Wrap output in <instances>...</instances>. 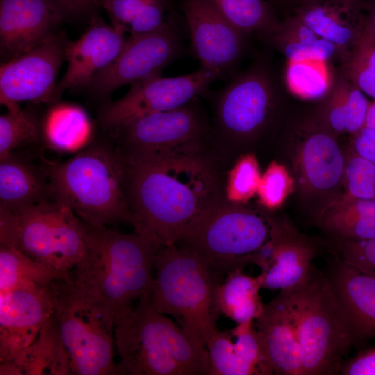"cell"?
I'll return each mask as SVG.
<instances>
[{
  "instance_id": "1",
  "label": "cell",
  "mask_w": 375,
  "mask_h": 375,
  "mask_svg": "<svg viewBox=\"0 0 375 375\" xmlns=\"http://www.w3.org/2000/svg\"><path fill=\"white\" fill-rule=\"evenodd\" d=\"M121 158L130 224L157 248L178 243L194 219L226 201L231 164L210 138Z\"/></svg>"
},
{
  "instance_id": "2",
  "label": "cell",
  "mask_w": 375,
  "mask_h": 375,
  "mask_svg": "<svg viewBox=\"0 0 375 375\" xmlns=\"http://www.w3.org/2000/svg\"><path fill=\"white\" fill-rule=\"evenodd\" d=\"M85 225V253L69 276L106 305L116 322L133 308L135 300L151 292L159 248L136 233Z\"/></svg>"
},
{
  "instance_id": "3",
  "label": "cell",
  "mask_w": 375,
  "mask_h": 375,
  "mask_svg": "<svg viewBox=\"0 0 375 375\" xmlns=\"http://www.w3.org/2000/svg\"><path fill=\"white\" fill-rule=\"evenodd\" d=\"M150 292L115 322L117 374L209 375L206 347L158 312Z\"/></svg>"
},
{
  "instance_id": "4",
  "label": "cell",
  "mask_w": 375,
  "mask_h": 375,
  "mask_svg": "<svg viewBox=\"0 0 375 375\" xmlns=\"http://www.w3.org/2000/svg\"><path fill=\"white\" fill-rule=\"evenodd\" d=\"M41 169L54 199L67 205L84 224H130L123 162L115 144L94 141L67 160H45Z\"/></svg>"
},
{
  "instance_id": "5",
  "label": "cell",
  "mask_w": 375,
  "mask_h": 375,
  "mask_svg": "<svg viewBox=\"0 0 375 375\" xmlns=\"http://www.w3.org/2000/svg\"><path fill=\"white\" fill-rule=\"evenodd\" d=\"M219 277L190 247L178 243L156 254L150 292L155 309L176 319L186 335L205 346L218 331L214 293Z\"/></svg>"
},
{
  "instance_id": "6",
  "label": "cell",
  "mask_w": 375,
  "mask_h": 375,
  "mask_svg": "<svg viewBox=\"0 0 375 375\" xmlns=\"http://www.w3.org/2000/svg\"><path fill=\"white\" fill-rule=\"evenodd\" d=\"M278 92L269 62L260 58L203 97L211 109V141L228 163L231 165L243 147L259 139L272 124Z\"/></svg>"
},
{
  "instance_id": "7",
  "label": "cell",
  "mask_w": 375,
  "mask_h": 375,
  "mask_svg": "<svg viewBox=\"0 0 375 375\" xmlns=\"http://www.w3.org/2000/svg\"><path fill=\"white\" fill-rule=\"evenodd\" d=\"M51 286L53 314L70 358L72 374H117L114 314L76 285L70 276L56 281Z\"/></svg>"
},
{
  "instance_id": "8",
  "label": "cell",
  "mask_w": 375,
  "mask_h": 375,
  "mask_svg": "<svg viewBox=\"0 0 375 375\" xmlns=\"http://www.w3.org/2000/svg\"><path fill=\"white\" fill-rule=\"evenodd\" d=\"M85 244V224L61 201L17 212L0 208V245L53 268L69 272L83 256Z\"/></svg>"
},
{
  "instance_id": "9",
  "label": "cell",
  "mask_w": 375,
  "mask_h": 375,
  "mask_svg": "<svg viewBox=\"0 0 375 375\" xmlns=\"http://www.w3.org/2000/svg\"><path fill=\"white\" fill-rule=\"evenodd\" d=\"M284 292L292 304L303 375L339 372L354 341L326 276L314 269L303 285Z\"/></svg>"
},
{
  "instance_id": "10",
  "label": "cell",
  "mask_w": 375,
  "mask_h": 375,
  "mask_svg": "<svg viewBox=\"0 0 375 375\" xmlns=\"http://www.w3.org/2000/svg\"><path fill=\"white\" fill-rule=\"evenodd\" d=\"M271 229L272 219L265 215L225 201L194 219L178 243L199 253L220 277L256 265Z\"/></svg>"
},
{
  "instance_id": "11",
  "label": "cell",
  "mask_w": 375,
  "mask_h": 375,
  "mask_svg": "<svg viewBox=\"0 0 375 375\" xmlns=\"http://www.w3.org/2000/svg\"><path fill=\"white\" fill-rule=\"evenodd\" d=\"M217 74L203 67L176 77L153 76L131 85L121 99L106 105L100 111L101 126L115 132L127 123L144 115L181 107L194 98L204 97Z\"/></svg>"
},
{
  "instance_id": "12",
  "label": "cell",
  "mask_w": 375,
  "mask_h": 375,
  "mask_svg": "<svg viewBox=\"0 0 375 375\" xmlns=\"http://www.w3.org/2000/svg\"><path fill=\"white\" fill-rule=\"evenodd\" d=\"M115 133L119 155L135 157L210 138V118L197 97L177 108L138 117Z\"/></svg>"
},
{
  "instance_id": "13",
  "label": "cell",
  "mask_w": 375,
  "mask_h": 375,
  "mask_svg": "<svg viewBox=\"0 0 375 375\" xmlns=\"http://www.w3.org/2000/svg\"><path fill=\"white\" fill-rule=\"evenodd\" d=\"M69 41L55 33L30 51L1 64L0 103L7 109L22 101L53 104L60 98L57 77Z\"/></svg>"
},
{
  "instance_id": "14",
  "label": "cell",
  "mask_w": 375,
  "mask_h": 375,
  "mask_svg": "<svg viewBox=\"0 0 375 375\" xmlns=\"http://www.w3.org/2000/svg\"><path fill=\"white\" fill-rule=\"evenodd\" d=\"M183 52L182 40L175 25L130 35L117 58L95 74L89 86L97 94L108 95L124 85L161 74Z\"/></svg>"
},
{
  "instance_id": "15",
  "label": "cell",
  "mask_w": 375,
  "mask_h": 375,
  "mask_svg": "<svg viewBox=\"0 0 375 375\" xmlns=\"http://www.w3.org/2000/svg\"><path fill=\"white\" fill-rule=\"evenodd\" d=\"M191 49L201 66L227 80L246 49L247 35L230 23L210 0H181Z\"/></svg>"
},
{
  "instance_id": "16",
  "label": "cell",
  "mask_w": 375,
  "mask_h": 375,
  "mask_svg": "<svg viewBox=\"0 0 375 375\" xmlns=\"http://www.w3.org/2000/svg\"><path fill=\"white\" fill-rule=\"evenodd\" d=\"M294 166L299 185L311 194L332 192L343 182L345 157L334 135L319 117L299 130Z\"/></svg>"
},
{
  "instance_id": "17",
  "label": "cell",
  "mask_w": 375,
  "mask_h": 375,
  "mask_svg": "<svg viewBox=\"0 0 375 375\" xmlns=\"http://www.w3.org/2000/svg\"><path fill=\"white\" fill-rule=\"evenodd\" d=\"M51 284L0 294V362L12 359L30 345L53 314Z\"/></svg>"
},
{
  "instance_id": "18",
  "label": "cell",
  "mask_w": 375,
  "mask_h": 375,
  "mask_svg": "<svg viewBox=\"0 0 375 375\" xmlns=\"http://www.w3.org/2000/svg\"><path fill=\"white\" fill-rule=\"evenodd\" d=\"M313 246L286 225L272 219L270 238L260 251L256 265L261 269L262 288L290 291L303 285L314 268Z\"/></svg>"
},
{
  "instance_id": "19",
  "label": "cell",
  "mask_w": 375,
  "mask_h": 375,
  "mask_svg": "<svg viewBox=\"0 0 375 375\" xmlns=\"http://www.w3.org/2000/svg\"><path fill=\"white\" fill-rule=\"evenodd\" d=\"M63 15L52 0H0V49L7 61L55 34Z\"/></svg>"
},
{
  "instance_id": "20",
  "label": "cell",
  "mask_w": 375,
  "mask_h": 375,
  "mask_svg": "<svg viewBox=\"0 0 375 375\" xmlns=\"http://www.w3.org/2000/svg\"><path fill=\"white\" fill-rule=\"evenodd\" d=\"M126 33L93 17L86 31L65 49L67 70L58 83L59 97L66 90L89 85L98 72L118 56L126 42Z\"/></svg>"
},
{
  "instance_id": "21",
  "label": "cell",
  "mask_w": 375,
  "mask_h": 375,
  "mask_svg": "<svg viewBox=\"0 0 375 375\" xmlns=\"http://www.w3.org/2000/svg\"><path fill=\"white\" fill-rule=\"evenodd\" d=\"M256 331L272 374L303 375L302 356L288 292L279 294L256 318Z\"/></svg>"
},
{
  "instance_id": "22",
  "label": "cell",
  "mask_w": 375,
  "mask_h": 375,
  "mask_svg": "<svg viewBox=\"0 0 375 375\" xmlns=\"http://www.w3.org/2000/svg\"><path fill=\"white\" fill-rule=\"evenodd\" d=\"M294 15L337 48L344 65L361 40L365 14L360 0H308Z\"/></svg>"
},
{
  "instance_id": "23",
  "label": "cell",
  "mask_w": 375,
  "mask_h": 375,
  "mask_svg": "<svg viewBox=\"0 0 375 375\" xmlns=\"http://www.w3.org/2000/svg\"><path fill=\"white\" fill-rule=\"evenodd\" d=\"M354 345L375 338V276L337 258L326 275Z\"/></svg>"
},
{
  "instance_id": "24",
  "label": "cell",
  "mask_w": 375,
  "mask_h": 375,
  "mask_svg": "<svg viewBox=\"0 0 375 375\" xmlns=\"http://www.w3.org/2000/svg\"><path fill=\"white\" fill-rule=\"evenodd\" d=\"M1 375L72 374L70 358L53 314L35 340L12 359L0 362Z\"/></svg>"
},
{
  "instance_id": "25",
  "label": "cell",
  "mask_w": 375,
  "mask_h": 375,
  "mask_svg": "<svg viewBox=\"0 0 375 375\" xmlns=\"http://www.w3.org/2000/svg\"><path fill=\"white\" fill-rule=\"evenodd\" d=\"M54 199L41 168L13 152L0 158V208L17 212Z\"/></svg>"
},
{
  "instance_id": "26",
  "label": "cell",
  "mask_w": 375,
  "mask_h": 375,
  "mask_svg": "<svg viewBox=\"0 0 375 375\" xmlns=\"http://www.w3.org/2000/svg\"><path fill=\"white\" fill-rule=\"evenodd\" d=\"M94 126L85 110L69 103H55L41 121V140L56 151L74 153L93 142Z\"/></svg>"
},
{
  "instance_id": "27",
  "label": "cell",
  "mask_w": 375,
  "mask_h": 375,
  "mask_svg": "<svg viewBox=\"0 0 375 375\" xmlns=\"http://www.w3.org/2000/svg\"><path fill=\"white\" fill-rule=\"evenodd\" d=\"M325 96L317 117L334 135H351L365 126L370 103L365 94L345 75L334 81Z\"/></svg>"
},
{
  "instance_id": "28",
  "label": "cell",
  "mask_w": 375,
  "mask_h": 375,
  "mask_svg": "<svg viewBox=\"0 0 375 375\" xmlns=\"http://www.w3.org/2000/svg\"><path fill=\"white\" fill-rule=\"evenodd\" d=\"M318 222L339 240L374 238L375 200L344 194L322 208Z\"/></svg>"
},
{
  "instance_id": "29",
  "label": "cell",
  "mask_w": 375,
  "mask_h": 375,
  "mask_svg": "<svg viewBox=\"0 0 375 375\" xmlns=\"http://www.w3.org/2000/svg\"><path fill=\"white\" fill-rule=\"evenodd\" d=\"M262 288L260 274L250 276L242 269L228 273L225 280L218 283L215 289L217 312L223 314L237 324L255 320L264 307L259 294Z\"/></svg>"
},
{
  "instance_id": "30",
  "label": "cell",
  "mask_w": 375,
  "mask_h": 375,
  "mask_svg": "<svg viewBox=\"0 0 375 375\" xmlns=\"http://www.w3.org/2000/svg\"><path fill=\"white\" fill-rule=\"evenodd\" d=\"M265 42L275 47L291 62L338 58L335 46L322 38L294 14L281 22L278 30Z\"/></svg>"
},
{
  "instance_id": "31",
  "label": "cell",
  "mask_w": 375,
  "mask_h": 375,
  "mask_svg": "<svg viewBox=\"0 0 375 375\" xmlns=\"http://www.w3.org/2000/svg\"><path fill=\"white\" fill-rule=\"evenodd\" d=\"M69 277V272L36 261L15 249L0 245V294L19 288L47 286Z\"/></svg>"
},
{
  "instance_id": "32",
  "label": "cell",
  "mask_w": 375,
  "mask_h": 375,
  "mask_svg": "<svg viewBox=\"0 0 375 375\" xmlns=\"http://www.w3.org/2000/svg\"><path fill=\"white\" fill-rule=\"evenodd\" d=\"M220 13L238 30L256 34L265 42L281 22L272 6L265 0H210Z\"/></svg>"
},
{
  "instance_id": "33",
  "label": "cell",
  "mask_w": 375,
  "mask_h": 375,
  "mask_svg": "<svg viewBox=\"0 0 375 375\" xmlns=\"http://www.w3.org/2000/svg\"><path fill=\"white\" fill-rule=\"evenodd\" d=\"M41 140V122L19 106L7 109L0 116V158L17 147Z\"/></svg>"
},
{
  "instance_id": "34",
  "label": "cell",
  "mask_w": 375,
  "mask_h": 375,
  "mask_svg": "<svg viewBox=\"0 0 375 375\" xmlns=\"http://www.w3.org/2000/svg\"><path fill=\"white\" fill-rule=\"evenodd\" d=\"M261 176L258 160L253 153H244L238 156L227 172L226 201L235 204L247 203L257 193Z\"/></svg>"
},
{
  "instance_id": "35",
  "label": "cell",
  "mask_w": 375,
  "mask_h": 375,
  "mask_svg": "<svg viewBox=\"0 0 375 375\" xmlns=\"http://www.w3.org/2000/svg\"><path fill=\"white\" fill-rule=\"evenodd\" d=\"M324 61L303 60L288 62L285 72L286 82L296 94L306 99L325 96L329 91Z\"/></svg>"
},
{
  "instance_id": "36",
  "label": "cell",
  "mask_w": 375,
  "mask_h": 375,
  "mask_svg": "<svg viewBox=\"0 0 375 375\" xmlns=\"http://www.w3.org/2000/svg\"><path fill=\"white\" fill-rule=\"evenodd\" d=\"M230 335V333L217 331L207 343L209 375H258L237 356Z\"/></svg>"
},
{
  "instance_id": "37",
  "label": "cell",
  "mask_w": 375,
  "mask_h": 375,
  "mask_svg": "<svg viewBox=\"0 0 375 375\" xmlns=\"http://www.w3.org/2000/svg\"><path fill=\"white\" fill-rule=\"evenodd\" d=\"M343 65V74L375 100V41L360 40Z\"/></svg>"
},
{
  "instance_id": "38",
  "label": "cell",
  "mask_w": 375,
  "mask_h": 375,
  "mask_svg": "<svg viewBox=\"0 0 375 375\" xmlns=\"http://www.w3.org/2000/svg\"><path fill=\"white\" fill-rule=\"evenodd\" d=\"M342 185L347 196L375 200V163L351 150L345 157Z\"/></svg>"
},
{
  "instance_id": "39",
  "label": "cell",
  "mask_w": 375,
  "mask_h": 375,
  "mask_svg": "<svg viewBox=\"0 0 375 375\" xmlns=\"http://www.w3.org/2000/svg\"><path fill=\"white\" fill-rule=\"evenodd\" d=\"M294 182L285 167L272 162L261 176L257 195L260 203L267 210L280 206L293 189Z\"/></svg>"
},
{
  "instance_id": "40",
  "label": "cell",
  "mask_w": 375,
  "mask_h": 375,
  "mask_svg": "<svg viewBox=\"0 0 375 375\" xmlns=\"http://www.w3.org/2000/svg\"><path fill=\"white\" fill-rule=\"evenodd\" d=\"M253 322L239 324L230 331L231 335L235 338L234 351L243 362L255 369L258 375L273 374L265 361Z\"/></svg>"
},
{
  "instance_id": "41",
  "label": "cell",
  "mask_w": 375,
  "mask_h": 375,
  "mask_svg": "<svg viewBox=\"0 0 375 375\" xmlns=\"http://www.w3.org/2000/svg\"><path fill=\"white\" fill-rule=\"evenodd\" d=\"M338 258L362 272L375 276V238L367 240H339Z\"/></svg>"
},
{
  "instance_id": "42",
  "label": "cell",
  "mask_w": 375,
  "mask_h": 375,
  "mask_svg": "<svg viewBox=\"0 0 375 375\" xmlns=\"http://www.w3.org/2000/svg\"><path fill=\"white\" fill-rule=\"evenodd\" d=\"M153 0H103L102 6L107 11L114 27L125 33L134 20Z\"/></svg>"
},
{
  "instance_id": "43",
  "label": "cell",
  "mask_w": 375,
  "mask_h": 375,
  "mask_svg": "<svg viewBox=\"0 0 375 375\" xmlns=\"http://www.w3.org/2000/svg\"><path fill=\"white\" fill-rule=\"evenodd\" d=\"M340 372L345 375H375V347L362 351L343 363Z\"/></svg>"
},
{
  "instance_id": "44",
  "label": "cell",
  "mask_w": 375,
  "mask_h": 375,
  "mask_svg": "<svg viewBox=\"0 0 375 375\" xmlns=\"http://www.w3.org/2000/svg\"><path fill=\"white\" fill-rule=\"evenodd\" d=\"M352 150L360 157L375 163V130L364 126L351 135Z\"/></svg>"
},
{
  "instance_id": "45",
  "label": "cell",
  "mask_w": 375,
  "mask_h": 375,
  "mask_svg": "<svg viewBox=\"0 0 375 375\" xmlns=\"http://www.w3.org/2000/svg\"><path fill=\"white\" fill-rule=\"evenodd\" d=\"M63 16H78L102 5L103 0H52Z\"/></svg>"
},
{
  "instance_id": "46",
  "label": "cell",
  "mask_w": 375,
  "mask_h": 375,
  "mask_svg": "<svg viewBox=\"0 0 375 375\" xmlns=\"http://www.w3.org/2000/svg\"><path fill=\"white\" fill-rule=\"evenodd\" d=\"M365 14V26L361 39L375 40V0H360Z\"/></svg>"
},
{
  "instance_id": "47",
  "label": "cell",
  "mask_w": 375,
  "mask_h": 375,
  "mask_svg": "<svg viewBox=\"0 0 375 375\" xmlns=\"http://www.w3.org/2000/svg\"><path fill=\"white\" fill-rule=\"evenodd\" d=\"M365 126L375 130V100L369 104Z\"/></svg>"
},
{
  "instance_id": "48",
  "label": "cell",
  "mask_w": 375,
  "mask_h": 375,
  "mask_svg": "<svg viewBox=\"0 0 375 375\" xmlns=\"http://www.w3.org/2000/svg\"><path fill=\"white\" fill-rule=\"evenodd\" d=\"M274 1H275V3H281V4H283V3H289V2H292V0H273Z\"/></svg>"
},
{
  "instance_id": "49",
  "label": "cell",
  "mask_w": 375,
  "mask_h": 375,
  "mask_svg": "<svg viewBox=\"0 0 375 375\" xmlns=\"http://www.w3.org/2000/svg\"><path fill=\"white\" fill-rule=\"evenodd\" d=\"M306 1H308V0H292V2L296 3L298 6Z\"/></svg>"
},
{
  "instance_id": "50",
  "label": "cell",
  "mask_w": 375,
  "mask_h": 375,
  "mask_svg": "<svg viewBox=\"0 0 375 375\" xmlns=\"http://www.w3.org/2000/svg\"><path fill=\"white\" fill-rule=\"evenodd\" d=\"M374 41H375V40Z\"/></svg>"
}]
</instances>
